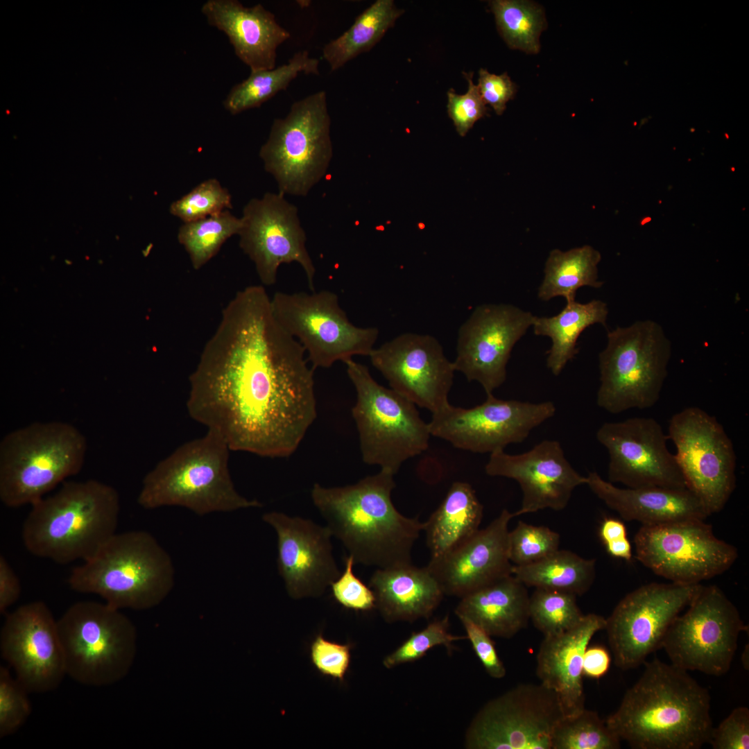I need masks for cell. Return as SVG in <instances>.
Segmentation results:
<instances>
[{
  "label": "cell",
  "instance_id": "cell-20",
  "mask_svg": "<svg viewBox=\"0 0 749 749\" xmlns=\"http://www.w3.org/2000/svg\"><path fill=\"white\" fill-rule=\"evenodd\" d=\"M596 437L609 455V482L630 488L687 489L675 456L667 448L668 436L654 418L607 422Z\"/></svg>",
  "mask_w": 749,
  "mask_h": 749
},
{
  "label": "cell",
  "instance_id": "cell-49",
  "mask_svg": "<svg viewBox=\"0 0 749 749\" xmlns=\"http://www.w3.org/2000/svg\"><path fill=\"white\" fill-rule=\"evenodd\" d=\"M709 743L714 749H748L749 709L734 708L716 728H713Z\"/></svg>",
  "mask_w": 749,
  "mask_h": 749
},
{
  "label": "cell",
  "instance_id": "cell-44",
  "mask_svg": "<svg viewBox=\"0 0 749 749\" xmlns=\"http://www.w3.org/2000/svg\"><path fill=\"white\" fill-rule=\"evenodd\" d=\"M448 617L436 619L423 630L413 632L395 651L385 657L384 666L391 669L396 666L414 662L422 657L431 648L442 645L451 652L453 642L467 639V636H458L449 630Z\"/></svg>",
  "mask_w": 749,
  "mask_h": 749
},
{
  "label": "cell",
  "instance_id": "cell-16",
  "mask_svg": "<svg viewBox=\"0 0 749 749\" xmlns=\"http://www.w3.org/2000/svg\"><path fill=\"white\" fill-rule=\"evenodd\" d=\"M556 693L542 683H522L489 700L467 729L469 749H551L563 717Z\"/></svg>",
  "mask_w": 749,
  "mask_h": 749
},
{
  "label": "cell",
  "instance_id": "cell-33",
  "mask_svg": "<svg viewBox=\"0 0 749 749\" xmlns=\"http://www.w3.org/2000/svg\"><path fill=\"white\" fill-rule=\"evenodd\" d=\"M608 314L606 303L593 300L585 304L568 302L558 314L551 317L535 316L534 334L548 336L552 342L547 352L546 366L553 375H559L578 352L576 343L580 334L596 323L605 326Z\"/></svg>",
  "mask_w": 749,
  "mask_h": 749
},
{
  "label": "cell",
  "instance_id": "cell-39",
  "mask_svg": "<svg viewBox=\"0 0 749 749\" xmlns=\"http://www.w3.org/2000/svg\"><path fill=\"white\" fill-rule=\"evenodd\" d=\"M241 218L229 210L191 223L178 230V239L188 253L191 265L200 269L214 257L227 239L239 234Z\"/></svg>",
  "mask_w": 749,
  "mask_h": 749
},
{
  "label": "cell",
  "instance_id": "cell-42",
  "mask_svg": "<svg viewBox=\"0 0 749 749\" xmlns=\"http://www.w3.org/2000/svg\"><path fill=\"white\" fill-rule=\"evenodd\" d=\"M232 208V196L215 178L208 179L171 203L170 213L184 223L196 221Z\"/></svg>",
  "mask_w": 749,
  "mask_h": 749
},
{
  "label": "cell",
  "instance_id": "cell-4",
  "mask_svg": "<svg viewBox=\"0 0 749 749\" xmlns=\"http://www.w3.org/2000/svg\"><path fill=\"white\" fill-rule=\"evenodd\" d=\"M31 506L22 526L24 545L32 555L58 564L93 556L116 533L121 508L117 490L94 479L64 481Z\"/></svg>",
  "mask_w": 749,
  "mask_h": 749
},
{
  "label": "cell",
  "instance_id": "cell-52",
  "mask_svg": "<svg viewBox=\"0 0 749 749\" xmlns=\"http://www.w3.org/2000/svg\"><path fill=\"white\" fill-rule=\"evenodd\" d=\"M21 583L16 573L6 560L0 556V613L7 610L19 599L21 594Z\"/></svg>",
  "mask_w": 749,
  "mask_h": 749
},
{
  "label": "cell",
  "instance_id": "cell-13",
  "mask_svg": "<svg viewBox=\"0 0 749 749\" xmlns=\"http://www.w3.org/2000/svg\"><path fill=\"white\" fill-rule=\"evenodd\" d=\"M687 607L671 623L662 648L671 664L682 669L725 674L739 634L748 630L739 610L716 585H701Z\"/></svg>",
  "mask_w": 749,
  "mask_h": 749
},
{
  "label": "cell",
  "instance_id": "cell-8",
  "mask_svg": "<svg viewBox=\"0 0 749 749\" xmlns=\"http://www.w3.org/2000/svg\"><path fill=\"white\" fill-rule=\"evenodd\" d=\"M356 393L352 409L362 459L394 475L406 460L429 447L431 433L415 404L377 382L367 366L344 363Z\"/></svg>",
  "mask_w": 749,
  "mask_h": 749
},
{
  "label": "cell",
  "instance_id": "cell-21",
  "mask_svg": "<svg viewBox=\"0 0 749 749\" xmlns=\"http://www.w3.org/2000/svg\"><path fill=\"white\" fill-rule=\"evenodd\" d=\"M535 316L506 304L476 307L460 327L456 356L452 362L469 381L479 382L486 394L506 379V366L516 343L532 326Z\"/></svg>",
  "mask_w": 749,
  "mask_h": 749
},
{
  "label": "cell",
  "instance_id": "cell-43",
  "mask_svg": "<svg viewBox=\"0 0 749 749\" xmlns=\"http://www.w3.org/2000/svg\"><path fill=\"white\" fill-rule=\"evenodd\" d=\"M560 535L544 526L519 521L508 533V556L514 565L539 561L559 549Z\"/></svg>",
  "mask_w": 749,
  "mask_h": 749
},
{
  "label": "cell",
  "instance_id": "cell-38",
  "mask_svg": "<svg viewBox=\"0 0 749 749\" xmlns=\"http://www.w3.org/2000/svg\"><path fill=\"white\" fill-rule=\"evenodd\" d=\"M499 33L508 46L537 53L540 36L546 24L542 8L528 1L494 0L490 3Z\"/></svg>",
  "mask_w": 749,
  "mask_h": 749
},
{
  "label": "cell",
  "instance_id": "cell-14",
  "mask_svg": "<svg viewBox=\"0 0 749 749\" xmlns=\"http://www.w3.org/2000/svg\"><path fill=\"white\" fill-rule=\"evenodd\" d=\"M668 431L687 489L709 515L719 513L736 488V454L724 427L703 409L689 406L671 417Z\"/></svg>",
  "mask_w": 749,
  "mask_h": 749
},
{
  "label": "cell",
  "instance_id": "cell-23",
  "mask_svg": "<svg viewBox=\"0 0 749 749\" xmlns=\"http://www.w3.org/2000/svg\"><path fill=\"white\" fill-rule=\"evenodd\" d=\"M369 357L390 388L416 406L433 413L449 404L455 370L435 337L404 333L374 348Z\"/></svg>",
  "mask_w": 749,
  "mask_h": 749
},
{
  "label": "cell",
  "instance_id": "cell-6",
  "mask_svg": "<svg viewBox=\"0 0 749 749\" xmlns=\"http://www.w3.org/2000/svg\"><path fill=\"white\" fill-rule=\"evenodd\" d=\"M74 591L94 594L119 610L160 605L175 584L171 557L148 531L114 534L68 578Z\"/></svg>",
  "mask_w": 749,
  "mask_h": 749
},
{
  "label": "cell",
  "instance_id": "cell-26",
  "mask_svg": "<svg viewBox=\"0 0 749 749\" xmlns=\"http://www.w3.org/2000/svg\"><path fill=\"white\" fill-rule=\"evenodd\" d=\"M513 513L503 509L487 527L427 566L445 594L463 597L512 574L508 524Z\"/></svg>",
  "mask_w": 749,
  "mask_h": 749
},
{
  "label": "cell",
  "instance_id": "cell-5",
  "mask_svg": "<svg viewBox=\"0 0 749 749\" xmlns=\"http://www.w3.org/2000/svg\"><path fill=\"white\" fill-rule=\"evenodd\" d=\"M230 450L213 429L180 445L146 474L138 504L149 510L179 506L198 515L261 507L236 490L228 466Z\"/></svg>",
  "mask_w": 749,
  "mask_h": 749
},
{
  "label": "cell",
  "instance_id": "cell-55",
  "mask_svg": "<svg viewBox=\"0 0 749 749\" xmlns=\"http://www.w3.org/2000/svg\"><path fill=\"white\" fill-rule=\"evenodd\" d=\"M605 546L608 553L612 557L630 561L632 556V546L627 537L610 542Z\"/></svg>",
  "mask_w": 749,
  "mask_h": 749
},
{
  "label": "cell",
  "instance_id": "cell-9",
  "mask_svg": "<svg viewBox=\"0 0 749 749\" xmlns=\"http://www.w3.org/2000/svg\"><path fill=\"white\" fill-rule=\"evenodd\" d=\"M671 351L662 327L653 320L608 332L607 346L599 356L597 405L613 414L653 406L668 373Z\"/></svg>",
  "mask_w": 749,
  "mask_h": 749
},
{
  "label": "cell",
  "instance_id": "cell-48",
  "mask_svg": "<svg viewBox=\"0 0 749 749\" xmlns=\"http://www.w3.org/2000/svg\"><path fill=\"white\" fill-rule=\"evenodd\" d=\"M311 657L322 674L343 680L350 663V646L330 642L319 635L311 644Z\"/></svg>",
  "mask_w": 749,
  "mask_h": 749
},
{
  "label": "cell",
  "instance_id": "cell-35",
  "mask_svg": "<svg viewBox=\"0 0 749 749\" xmlns=\"http://www.w3.org/2000/svg\"><path fill=\"white\" fill-rule=\"evenodd\" d=\"M601 254L589 246L575 248L566 252L553 250L546 261L544 279L537 296L544 301L564 297L567 302L575 300L578 289L587 286L600 288L597 265Z\"/></svg>",
  "mask_w": 749,
  "mask_h": 749
},
{
  "label": "cell",
  "instance_id": "cell-19",
  "mask_svg": "<svg viewBox=\"0 0 749 749\" xmlns=\"http://www.w3.org/2000/svg\"><path fill=\"white\" fill-rule=\"evenodd\" d=\"M239 246L254 263L258 277L266 286L275 284L282 264L296 262L305 273L309 287L314 291L316 268L306 248V234L298 208L284 194L266 193L251 199L243 209Z\"/></svg>",
  "mask_w": 749,
  "mask_h": 749
},
{
  "label": "cell",
  "instance_id": "cell-12",
  "mask_svg": "<svg viewBox=\"0 0 749 749\" xmlns=\"http://www.w3.org/2000/svg\"><path fill=\"white\" fill-rule=\"evenodd\" d=\"M270 301L277 321L301 344L313 370L369 356L374 348L378 329L352 324L332 291H278Z\"/></svg>",
  "mask_w": 749,
  "mask_h": 749
},
{
  "label": "cell",
  "instance_id": "cell-22",
  "mask_svg": "<svg viewBox=\"0 0 749 749\" xmlns=\"http://www.w3.org/2000/svg\"><path fill=\"white\" fill-rule=\"evenodd\" d=\"M0 649L29 693L53 691L67 675L58 621L43 601L24 604L8 614Z\"/></svg>",
  "mask_w": 749,
  "mask_h": 749
},
{
  "label": "cell",
  "instance_id": "cell-50",
  "mask_svg": "<svg viewBox=\"0 0 749 749\" xmlns=\"http://www.w3.org/2000/svg\"><path fill=\"white\" fill-rule=\"evenodd\" d=\"M467 633V638L483 664L488 674L495 679H501L506 674V669L499 658L491 639V636L481 628L466 619H460Z\"/></svg>",
  "mask_w": 749,
  "mask_h": 749
},
{
  "label": "cell",
  "instance_id": "cell-24",
  "mask_svg": "<svg viewBox=\"0 0 749 749\" xmlns=\"http://www.w3.org/2000/svg\"><path fill=\"white\" fill-rule=\"evenodd\" d=\"M485 471L489 476L512 479L519 484L522 500L514 517L546 508L562 510L575 488L587 483L586 476L572 467L556 440H544L520 454L497 450L490 454Z\"/></svg>",
  "mask_w": 749,
  "mask_h": 749
},
{
  "label": "cell",
  "instance_id": "cell-54",
  "mask_svg": "<svg viewBox=\"0 0 749 749\" xmlns=\"http://www.w3.org/2000/svg\"><path fill=\"white\" fill-rule=\"evenodd\" d=\"M626 527L619 519L605 518L599 528V536L604 544L626 537Z\"/></svg>",
  "mask_w": 749,
  "mask_h": 749
},
{
  "label": "cell",
  "instance_id": "cell-40",
  "mask_svg": "<svg viewBox=\"0 0 749 749\" xmlns=\"http://www.w3.org/2000/svg\"><path fill=\"white\" fill-rule=\"evenodd\" d=\"M621 741L605 720L585 708L560 720L552 734L551 749H618Z\"/></svg>",
  "mask_w": 749,
  "mask_h": 749
},
{
  "label": "cell",
  "instance_id": "cell-34",
  "mask_svg": "<svg viewBox=\"0 0 749 749\" xmlns=\"http://www.w3.org/2000/svg\"><path fill=\"white\" fill-rule=\"evenodd\" d=\"M512 574L526 587L581 596L594 582L596 561L568 550L558 549L535 562L513 565Z\"/></svg>",
  "mask_w": 749,
  "mask_h": 749
},
{
  "label": "cell",
  "instance_id": "cell-37",
  "mask_svg": "<svg viewBox=\"0 0 749 749\" xmlns=\"http://www.w3.org/2000/svg\"><path fill=\"white\" fill-rule=\"evenodd\" d=\"M404 10L393 0H377L355 19L343 34L325 45L322 56L332 71L342 67L358 55L370 50L393 27Z\"/></svg>",
  "mask_w": 749,
  "mask_h": 749
},
{
  "label": "cell",
  "instance_id": "cell-36",
  "mask_svg": "<svg viewBox=\"0 0 749 749\" xmlns=\"http://www.w3.org/2000/svg\"><path fill=\"white\" fill-rule=\"evenodd\" d=\"M319 61L308 51L297 52L286 64L272 69L250 71V76L234 85L223 102L231 114L260 107L276 94L285 90L300 73L319 74Z\"/></svg>",
  "mask_w": 749,
  "mask_h": 749
},
{
  "label": "cell",
  "instance_id": "cell-28",
  "mask_svg": "<svg viewBox=\"0 0 749 749\" xmlns=\"http://www.w3.org/2000/svg\"><path fill=\"white\" fill-rule=\"evenodd\" d=\"M201 11L210 26L227 35L250 71L275 68L277 49L290 33L273 13L260 3L246 7L237 0H208Z\"/></svg>",
  "mask_w": 749,
  "mask_h": 749
},
{
  "label": "cell",
  "instance_id": "cell-32",
  "mask_svg": "<svg viewBox=\"0 0 749 749\" xmlns=\"http://www.w3.org/2000/svg\"><path fill=\"white\" fill-rule=\"evenodd\" d=\"M483 507L466 482H454L438 508L424 522L431 558H438L462 543L479 528Z\"/></svg>",
  "mask_w": 749,
  "mask_h": 749
},
{
  "label": "cell",
  "instance_id": "cell-25",
  "mask_svg": "<svg viewBox=\"0 0 749 749\" xmlns=\"http://www.w3.org/2000/svg\"><path fill=\"white\" fill-rule=\"evenodd\" d=\"M262 519L276 532L277 569L288 594L293 599L322 594L341 574L329 528L279 512L265 513Z\"/></svg>",
  "mask_w": 749,
  "mask_h": 749
},
{
  "label": "cell",
  "instance_id": "cell-45",
  "mask_svg": "<svg viewBox=\"0 0 749 749\" xmlns=\"http://www.w3.org/2000/svg\"><path fill=\"white\" fill-rule=\"evenodd\" d=\"M28 691L13 677L10 669L0 666V737L15 733L31 714Z\"/></svg>",
  "mask_w": 749,
  "mask_h": 749
},
{
  "label": "cell",
  "instance_id": "cell-30",
  "mask_svg": "<svg viewBox=\"0 0 749 749\" xmlns=\"http://www.w3.org/2000/svg\"><path fill=\"white\" fill-rule=\"evenodd\" d=\"M369 587L375 596V608L390 623L429 618L445 594L427 567H417L412 563L378 568Z\"/></svg>",
  "mask_w": 749,
  "mask_h": 749
},
{
  "label": "cell",
  "instance_id": "cell-51",
  "mask_svg": "<svg viewBox=\"0 0 749 749\" xmlns=\"http://www.w3.org/2000/svg\"><path fill=\"white\" fill-rule=\"evenodd\" d=\"M479 75L477 87L482 99L494 109L497 114H502L507 103L515 95L516 85L506 73L496 75L481 69Z\"/></svg>",
  "mask_w": 749,
  "mask_h": 749
},
{
  "label": "cell",
  "instance_id": "cell-31",
  "mask_svg": "<svg viewBox=\"0 0 749 749\" xmlns=\"http://www.w3.org/2000/svg\"><path fill=\"white\" fill-rule=\"evenodd\" d=\"M460 599L455 609L459 619L470 620L491 637L511 638L530 619L526 586L513 574Z\"/></svg>",
  "mask_w": 749,
  "mask_h": 749
},
{
  "label": "cell",
  "instance_id": "cell-3",
  "mask_svg": "<svg viewBox=\"0 0 749 749\" xmlns=\"http://www.w3.org/2000/svg\"><path fill=\"white\" fill-rule=\"evenodd\" d=\"M393 476L381 470L355 484L329 488L315 483L312 488L313 504L354 563L378 568L412 563V549L424 522L396 509L391 499Z\"/></svg>",
  "mask_w": 749,
  "mask_h": 749
},
{
  "label": "cell",
  "instance_id": "cell-11",
  "mask_svg": "<svg viewBox=\"0 0 749 749\" xmlns=\"http://www.w3.org/2000/svg\"><path fill=\"white\" fill-rule=\"evenodd\" d=\"M330 125L325 91L295 101L273 121L259 157L279 192L305 196L324 177L333 155Z\"/></svg>",
  "mask_w": 749,
  "mask_h": 749
},
{
  "label": "cell",
  "instance_id": "cell-27",
  "mask_svg": "<svg viewBox=\"0 0 749 749\" xmlns=\"http://www.w3.org/2000/svg\"><path fill=\"white\" fill-rule=\"evenodd\" d=\"M605 618L585 614L571 629L544 637L537 655L536 675L540 683L557 695L565 717L574 716L585 707L583 682L584 653L593 636L604 630Z\"/></svg>",
  "mask_w": 749,
  "mask_h": 749
},
{
  "label": "cell",
  "instance_id": "cell-1",
  "mask_svg": "<svg viewBox=\"0 0 749 749\" xmlns=\"http://www.w3.org/2000/svg\"><path fill=\"white\" fill-rule=\"evenodd\" d=\"M278 323L261 285L238 291L189 376L191 418L233 451L283 458L317 417L313 369Z\"/></svg>",
  "mask_w": 749,
  "mask_h": 749
},
{
  "label": "cell",
  "instance_id": "cell-47",
  "mask_svg": "<svg viewBox=\"0 0 749 749\" xmlns=\"http://www.w3.org/2000/svg\"><path fill=\"white\" fill-rule=\"evenodd\" d=\"M354 561L351 556L345 558V569L330 586L335 600L345 608L368 611L376 606L372 589L353 571Z\"/></svg>",
  "mask_w": 749,
  "mask_h": 749
},
{
  "label": "cell",
  "instance_id": "cell-7",
  "mask_svg": "<svg viewBox=\"0 0 749 749\" xmlns=\"http://www.w3.org/2000/svg\"><path fill=\"white\" fill-rule=\"evenodd\" d=\"M85 436L61 421L35 422L0 442V500L7 507L33 505L81 470Z\"/></svg>",
  "mask_w": 749,
  "mask_h": 749
},
{
  "label": "cell",
  "instance_id": "cell-29",
  "mask_svg": "<svg viewBox=\"0 0 749 749\" xmlns=\"http://www.w3.org/2000/svg\"><path fill=\"white\" fill-rule=\"evenodd\" d=\"M586 478V485L591 491L626 521L650 526L682 520H705L709 516L700 501L687 488H621L603 479L596 472H589Z\"/></svg>",
  "mask_w": 749,
  "mask_h": 749
},
{
  "label": "cell",
  "instance_id": "cell-17",
  "mask_svg": "<svg viewBox=\"0 0 749 749\" xmlns=\"http://www.w3.org/2000/svg\"><path fill=\"white\" fill-rule=\"evenodd\" d=\"M701 585L651 583L626 594L605 619L615 665L622 670L637 668L662 648L671 623Z\"/></svg>",
  "mask_w": 749,
  "mask_h": 749
},
{
  "label": "cell",
  "instance_id": "cell-18",
  "mask_svg": "<svg viewBox=\"0 0 749 749\" xmlns=\"http://www.w3.org/2000/svg\"><path fill=\"white\" fill-rule=\"evenodd\" d=\"M486 395L484 402L470 408L449 403L433 413L428 423L431 435L458 449L490 454L522 442L556 411L551 401L532 403Z\"/></svg>",
  "mask_w": 749,
  "mask_h": 749
},
{
  "label": "cell",
  "instance_id": "cell-41",
  "mask_svg": "<svg viewBox=\"0 0 749 749\" xmlns=\"http://www.w3.org/2000/svg\"><path fill=\"white\" fill-rule=\"evenodd\" d=\"M575 594L536 588L530 596L529 616L544 637L562 633L580 622L585 615Z\"/></svg>",
  "mask_w": 749,
  "mask_h": 749
},
{
  "label": "cell",
  "instance_id": "cell-10",
  "mask_svg": "<svg viewBox=\"0 0 749 749\" xmlns=\"http://www.w3.org/2000/svg\"><path fill=\"white\" fill-rule=\"evenodd\" d=\"M67 675L87 686L114 684L130 671L137 634L120 610L85 601L71 605L58 620Z\"/></svg>",
  "mask_w": 749,
  "mask_h": 749
},
{
  "label": "cell",
  "instance_id": "cell-46",
  "mask_svg": "<svg viewBox=\"0 0 749 749\" xmlns=\"http://www.w3.org/2000/svg\"><path fill=\"white\" fill-rule=\"evenodd\" d=\"M472 73L465 74L468 82L465 94L459 95L453 89L447 92V112L461 137H464L474 124L488 113L486 104L481 96L477 85L472 81Z\"/></svg>",
  "mask_w": 749,
  "mask_h": 749
},
{
  "label": "cell",
  "instance_id": "cell-2",
  "mask_svg": "<svg viewBox=\"0 0 749 749\" xmlns=\"http://www.w3.org/2000/svg\"><path fill=\"white\" fill-rule=\"evenodd\" d=\"M711 698L687 671L655 658L605 722L635 749H698L713 729Z\"/></svg>",
  "mask_w": 749,
  "mask_h": 749
},
{
  "label": "cell",
  "instance_id": "cell-53",
  "mask_svg": "<svg viewBox=\"0 0 749 749\" xmlns=\"http://www.w3.org/2000/svg\"><path fill=\"white\" fill-rule=\"evenodd\" d=\"M611 657L602 646H587L583 655V675L593 679L605 675L610 666Z\"/></svg>",
  "mask_w": 749,
  "mask_h": 749
},
{
  "label": "cell",
  "instance_id": "cell-15",
  "mask_svg": "<svg viewBox=\"0 0 749 749\" xmlns=\"http://www.w3.org/2000/svg\"><path fill=\"white\" fill-rule=\"evenodd\" d=\"M637 559L654 574L681 585L700 584L728 571L737 548L703 519L642 526L634 537Z\"/></svg>",
  "mask_w": 749,
  "mask_h": 749
}]
</instances>
